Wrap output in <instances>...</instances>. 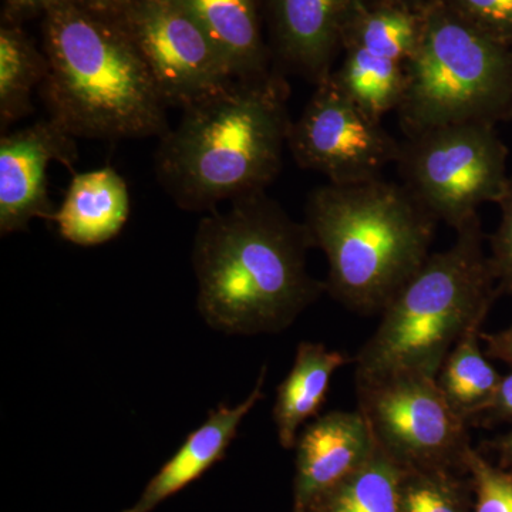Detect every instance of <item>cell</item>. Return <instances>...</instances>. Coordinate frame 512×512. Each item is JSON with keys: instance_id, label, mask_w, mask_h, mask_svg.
I'll use <instances>...</instances> for the list:
<instances>
[{"instance_id": "obj_1", "label": "cell", "mask_w": 512, "mask_h": 512, "mask_svg": "<svg viewBox=\"0 0 512 512\" xmlns=\"http://www.w3.org/2000/svg\"><path fill=\"white\" fill-rule=\"evenodd\" d=\"M312 248L305 222L293 220L266 191L211 211L192 247L202 319L231 336L289 328L326 292L306 266Z\"/></svg>"}, {"instance_id": "obj_2", "label": "cell", "mask_w": 512, "mask_h": 512, "mask_svg": "<svg viewBox=\"0 0 512 512\" xmlns=\"http://www.w3.org/2000/svg\"><path fill=\"white\" fill-rule=\"evenodd\" d=\"M284 73L234 80L184 109L156 153L158 183L185 211L217 210L224 201L265 192L282 170L293 121Z\"/></svg>"}, {"instance_id": "obj_3", "label": "cell", "mask_w": 512, "mask_h": 512, "mask_svg": "<svg viewBox=\"0 0 512 512\" xmlns=\"http://www.w3.org/2000/svg\"><path fill=\"white\" fill-rule=\"evenodd\" d=\"M49 117L72 136L96 140L163 137L167 103L119 18L69 3L42 18Z\"/></svg>"}, {"instance_id": "obj_4", "label": "cell", "mask_w": 512, "mask_h": 512, "mask_svg": "<svg viewBox=\"0 0 512 512\" xmlns=\"http://www.w3.org/2000/svg\"><path fill=\"white\" fill-rule=\"evenodd\" d=\"M305 224L328 259L326 292L360 315L382 313L430 256L437 221L402 183L315 188Z\"/></svg>"}, {"instance_id": "obj_5", "label": "cell", "mask_w": 512, "mask_h": 512, "mask_svg": "<svg viewBox=\"0 0 512 512\" xmlns=\"http://www.w3.org/2000/svg\"><path fill=\"white\" fill-rule=\"evenodd\" d=\"M456 234L387 303L375 335L353 359L356 382L397 372L436 377L458 340L483 326L501 289L480 218Z\"/></svg>"}, {"instance_id": "obj_6", "label": "cell", "mask_w": 512, "mask_h": 512, "mask_svg": "<svg viewBox=\"0 0 512 512\" xmlns=\"http://www.w3.org/2000/svg\"><path fill=\"white\" fill-rule=\"evenodd\" d=\"M404 137L451 124L512 120V47L485 35L444 0L421 8L419 43L396 111Z\"/></svg>"}, {"instance_id": "obj_7", "label": "cell", "mask_w": 512, "mask_h": 512, "mask_svg": "<svg viewBox=\"0 0 512 512\" xmlns=\"http://www.w3.org/2000/svg\"><path fill=\"white\" fill-rule=\"evenodd\" d=\"M507 160L493 124L463 123L404 137L396 165L410 194L457 232L485 202L503 198L511 177Z\"/></svg>"}, {"instance_id": "obj_8", "label": "cell", "mask_w": 512, "mask_h": 512, "mask_svg": "<svg viewBox=\"0 0 512 512\" xmlns=\"http://www.w3.org/2000/svg\"><path fill=\"white\" fill-rule=\"evenodd\" d=\"M357 410L376 446L402 470L466 471L467 423L448 406L436 377L397 372L356 382Z\"/></svg>"}, {"instance_id": "obj_9", "label": "cell", "mask_w": 512, "mask_h": 512, "mask_svg": "<svg viewBox=\"0 0 512 512\" xmlns=\"http://www.w3.org/2000/svg\"><path fill=\"white\" fill-rule=\"evenodd\" d=\"M288 148L303 170L325 175L329 184L367 183L396 164L400 141L349 96L332 73L293 121Z\"/></svg>"}, {"instance_id": "obj_10", "label": "cell", "mask_w": 512, "mask_h": 512, "mask_svg": "<svg viewBox=\"0 0 512 512\" xmlns=\"http://www.w3.org/2000/svg\"><path fill=\"white\" fill-rule=\"evenodd\" d=\"M167 106H194L234 82L227 63L181 0H127L117 13Z\"/></svg>"}, {"instance_id": "obj_11", "label": "cell", "mask_w": 512, "mask_h": 512, "mask_svg": "<svg viewBox=\"0 0 512 512\" xmlns=\"http://www.w3.org/2000/svg\"><path fill=\"white\" fill-rule=\"evenodd\" d=\"M420 30L421 9L366 0L346 30L333 79L367 113L383 120L402 103L406 67Z\"/></svg>"}, {"instance_id": "obj_12", "label": "cell", "mask_w": 512, "mask_h": 512, "mask_svg": "<svg viewBox=\"0 0 512 512\" xmlns=\"http://www.w3.org/2000/svg\"><path fill=\"white\" fill-rule=\"evenodd\" d=\"M79 158L76 137L52 117L0 140V235L26 231L36 218L52 221L47 168L57 161L72 170Z\"/></svg>"}, {"instance_id": "obj_13", "label": "cell", "mask_w": 512, "mask_h": 512, "mask_svg": "<svg viewBox=\"0 0 512 512\" xmlns=\"http://www.w3.org/2000/svg\"><path fill=\"white\" fill-rule=\"evenodd\" d=\"M366 0H264L276 69L312 84L325 80L342 56L346 30Z\"/></svg>"}, {"instance_id": "obj_14", "label": "cell", "mask_w": 512, "mask_h": 512, "mask_svg": "<svg viewBox=\"0 0 512 512\" xmlns=\"http://www.w3.org/2000/svg\"><path fill=\"white\" fill-rule=\"evenodd\" d=\"M293 448V511L311 512L325 495L365 466L376 443L359 410H336L302 430Z\"/></svg>"}, {"instance_id": "obj_15", "label": "cell", "mask_w": 512, "mask_h": 512, "mask_svg": "<svg viewBox=\"0 0 512 512\" xmlns=\"http://www.w3.org/2000/svg\"><path fill=\"white\" fill-rule=\"evenodd\" d=\"M268 367H262L254 390L235 407L220 404L208 413L207 420L192 431L183 446L160 471L151 478L140 498L130 508L121 512H151L187 485L204 476L212 466L227 454L229 446L237 437L242 420L264 399V383Z\"/></svg>"}, {"instance_id": "obj_16", "label": "cell", "mask_w": 512, "mask_h": 512, "mask_svg": "<svg viewBox=\"0 0 512 512\" xmlns=\"http://www.w3.org/2000/svg\"><path fill=\"white\" fill-rule=\"evenodd\" d=\"M217 47L235 80L274 70L266 40L264 0H181Z\"/></svg>"}, {"instance_id": "obj_17", "label": "cell", "mask_w": 512, "mask_h": 512, "mask_svg": "<svg viewBox=\"0 0 512 512\" xmlns=\"http://www.w3.org/2000/svg\"><path fill=\"white\" fill-rule=\"evenodd\" d=\"M130 192L114 168L76 174L52 221L60 237L79 247H96L116 238L130 217Z\"/></svg>"}, {"instance_id": "obj_18", "label": "cell", "mask_w": 512, "mask_h": 512, "mask_svg": "<svg viewBox=\"0 0 512 512\" xmlns=\"http://www.w3.org/2000/svg\"><path fill=\"white\" fill-rule=\"evenodd\" d=\"M348 362V356L322 343H299L291 372L276 392L274 421L282 447H295L299 429L322 409L333 373Z\"/></svg>"}, {"instance_id": "obj_19", "label": "cell", "mask_w": 512, "mask_h": 512, "mask_svg": "<svg viewBox=\"0 0 512 512\" xmlns=\"http://www.w3.org/2000/svg\"><path fill=\"white\" fill-rule=\"evenodd\" d=\"M480 339L481 328H477L458 340L436 376L448 406L467 424L490 409L503 380L481 352Z\"/></svg>"}, {"instance_id": "obj_20", "label": "cell", "mask_w": 512, "mask_h": 512, "mask_svg": "<svg viewBox=\"0 0 512 512\" xmlns=\"http://www.w3.org/2000/svg\"><path fill=\"white\" fill-rule=\"evenodd\" d=\"M45 52L22 23H0V126L2 130L33 111V92L47 76Z\"/></svg>"}, {"instance_id": "obj_21", "label": "cell", "mask_w": 512, "mask_h": 512, "mask_svg": "<svg viewBox=\"0 0 512 512\" xmlns=\"http://www.w3.org/2000/svg\"><path fill=\"white\" fill-rule=\"evenodd\" d=\"M402 471L376 446L365 466L325 495L311 512H402L399 501Z\"/></svg>"}, {"instance_id": "obj_22", "label": "cell", "mask_w": 512, "mask_h": 512, "mask_svg": "<svg viewBox=\"0 0 512 512\" xmlns=\"http://www.w3.org/2000/svg\"><path fill=\"white\" fill-rule=\"evenodd\" d=\"M471 480L446 468H409L399 483L402 512H474Z\"/></svg>"}, {"instance_id": "obj_23", "label": "cell", "mask_w": 512, "mask_h": 512, "mask_svg": "<svg viewBox=\"0 0 512 512\" xmlns=\"http://www.w3.org/2000/svg\"><path fill=\"white\" fill-rule=\"evenodd\" d=\"M473 493L474 512H512V474L488 463L471 448L466 461Z\"/></svg>"}, {"instance_id": "obj_24", "label": "cell", "mask_w": 512, "mask_h": 512, "mask_svg": "<svg viewBox=\"0 0 512 512\" xmlns=\"http://www.w3.org/2000/svg\"><path fill=\"white\" fill-rule=\"evenodd\" d=\"M461 18L512 47V0H444Z\"/></svg>"}, {"instance_id": "obj_25", "label": "cell", "mask_w": 512, "mask_h": 512, "mask_svg": "<svg viewBox=\"0 0 512 512\" xmlns=\"http://www.w3.org/2000/svg\"><path fill=\"white\" fill-rule=\"evenodd\" d=\"M497 205L501 210V221L491 237L490 262L501 292L512 296V175Z\"/></svg>"}, {"instance_id": "obj_26", "label": "cell", "mask_w": 512, "mask_h": 512, "mask_svg": "<svg viewBox=\"0 0 512 512\" xmlns=\"http://www.w3.org/2000/svg\"><path fill=\"white\" fill-rule=\"evenodd\" d=\"M69 3H86V0H3L2 20L23 25L25 20L43 18L50 10Z\"/></svg>"}, {"instance_id": "obj_27", "label": "cell", "mask_w": 512, "mask_h": 512, "mask_svg": "<svg viewBox=\"0 0 512 512\" xmlns=\"http://www.w3.org/2000/svg\"><path fill=\"white\" fill-rule=\"evenodd\" d=\"M481 339L487 342L488 356L512 367V323L510 328L503 332L491 333V335L481 333Z\"/></svg>"}, {"instance_id": "obj_28", "label": "cell", "mask_w": 512, "mask_h": 512, "mask_svg": "<svg viewBox=\"0 0 512 512\" xmlns=\"http://www.w3.org/2000/svg\"><path fill=\"white\" fill-rule=\"evenodd\" d=\"M485 414L491 419H512V373L503 377L493 404L480 419H483Z\"/></svg>"}, {"instance_id": "obj_29", "label": "cell", "mask_w": 512, "mask_h": 512, "mask_svg": "<svg viewBox=\"0 0 512 512\" xmlns=\"http://www.w3.org/2000/svg\"><path fill=\"white\" fill-rule=\"evenodd\" d=\"M126 2L127 0H86V5L92 6L94 9L103 10V12L117 15L121 8L126 5Z\"/></svg>"}, {"instance_id": "obj_30", "label": "cell", "mask_w": 512, "mask_h": 512, "mask_svg": "<svg viewBox=\"0 0 512 512\" xmlns=\"http://www.w3.org/2000/svg\"><path fill=\"white\" fill-rule=\"evenodd\" d=\"M498 450H500L504 466L512 474V430L508 431L503 439L498 441Z\"/></svg>"}, {"instance_id": "obj_31", "label": "cell", "mask_w": 512, "mask_h": 512, "mask_svg": "<svg viewBox=\"0 0 512 512\" xmlns=\"http://www.w3.org/2000/svg\"><path fill=\"white\" fill-rule=\"evenodd\" d=\"M390 2L400 3V5L409 6L412 9H421L429 0H390Z\"/></svg>"}, {"instance_id": "obj_32", "label": "cell", "mask_w": 512, "mask_h": 512, "mask_svg": "<svg viewBox=\"0 0 512 512\" xmlns=\"http://www.w3.org/2000/svg\"><path fill=\"white\" fill-rule=\"evenodd\" d=\"M512 121V120H511Z\"/></svg>"}]
</instances>
